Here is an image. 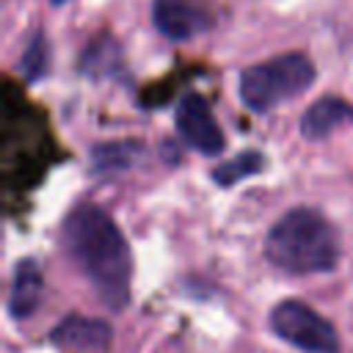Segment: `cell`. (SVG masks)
<instances>
[{"label":"cell","instance_id":"277c9868","mask_svg":"<svg viewBox=\"0 0 353 353\" xmlns=\"http://www.w3.org/2000/svg\"><path fill=\"white\" fill-rule=\"evenodd\" d=\"M270 328L290 345H295L303 353H336L339 336L336 328L317 314L303 301H281L270 312Z\"/></svg>","mask_w":353,"mask_h":353},{"label":"cell","instance_id":"3957f363","mask_svg":"<svg viewBox=\"0 0 353 353\" xmlns=\"http://www.w3.org/2000/svg\"><path fill=\"white\" fill-rule=\"evenodd\" d=\"M314 83V63L303 52H284L254 63L240 74V99L256 110H273L284 99L303 94Z\"/></svg>","mask_w":353,"mask_h":353},{"label":"cell","instance_id":"6da1fadb","mask_svg":"<svg viewBox=\"0 0 353 353\" xmlns=\"http://www.w3.org/2000/svg\"><path fill=\"white\" fill-rule=\"evenodd\" d=\"M63 240L99 298L110 309H124L130 301L132 259L116 221L97 204H77L63 221Z\"/></svg>","mask_w":353,"mask_h":353},{"label":"cell","instance_id":"ba28073f","mask_svg":"<svg viewBox=\"0 0 353 353\" xmlns=\"http://www.w3.org/2000/svg\"><path fill=\"white\" fill-rule=\"evenodd\" d=\"M44 295V276L39 270V265L33 259H22L14 268V279H11V292H8V312L17 320L30 317Z\"/></svg>","mask_w":353,"mask_h":353},{"label":"cell","instance_id":"9c48e42d","mask_svg":"<svg viewBox=\"0 0 353 353\" xmlns=\"http://www.w3.org/2000/svg\"><path fill=\"white\" fill-rule=\"evenodd\" d=\"M350 121H353V105H347L339 97H323L314 105H309V110L303 113L301 132L306 138H325Z\"/></svg>","mask_w":353,"mask_h":353},{"label":"cell","instance_id":"5b68a950","mask_svg":"<svg viewBox=\"0 0 353 353\" xmlns=\"http://www.w3.org/2000/svg\"><path fill=\"white\" fill-rule=\"evenodd\" d=\"M152 19L165 39L185 41L204 33L212 25L215 14L210 0H154Z\"/></svg>","mask_w":353,"mask_h":353},{"label":"cell","instance_id":"30bf717a","mask_svg":"<svg viewBox=\"0 0 353 353\" xmlns=\"http://www.w3.org/2000/svg\"><path fill=\"white\" fill-rule=\"evenodd\" d=\"M262 165H265V160H262V154L259 152H240V154H234L232 160H226V163H221L215 171H212V179L218 182V185H234V182H240V179H245V176H251V174H256V171H262Z\"/></svg>","mask_w":353,"mask_h":353},{"label":"cell","instance_id":"52a82bcc","mask_svg":"<svg viewBox=\"0 0 353 353\" xmlns=\"http://www.w3.org/2000/svg\"><path fill=\"white\" fill-rule=\"evenodd\" d=\"M110 339L113 331L105 320L80 317V314L61 320L58 328L52 331V342L66 353H105L110 347Z\"/></svg>","mask_w":353,"mask_h":353},{"label":"cell","instance_id":"7c38bea8","mask_svg":"<svg viewBox=\"0 0 353 353\" xmlns=\"http://www.w3.org/2000/svg\"><path fill=\"white\" fill-rule=\"evenodd\" d=\"M52 3H66V0H52Z\"/></svg>","mask_w":353,"mask_h":353},{"label":"cell","instance_id":"7a4b0ae2","mask_svg":"<svg viewBox=\"0 0 353 353\" xmlns=\"http://www.w3.org/2000/svg\"><path fill=\"white\" fill-rule=\"evenodd\" d=\"M265 256L287 273H325L339 259V234L325 215L298 207L276 221L265 240Z\"/></svg>","mask_w":353,"mask_h":353},{"label":"cell","instance_id":"8992f818","mask_svg":"<svg viewBox=\"0 0 353 353\" xmlns=\"http://www.w3.org/2000/svg\"><path fill=\"white\" fill-rule=\"evenodd\" d=\"M176 130L188 146H193L201 154H221L223 152V132L215 121L210 105L199 94H188L176 105Z\"/></svg>","mask_w":353,"mask_h":353},{"label":"cell","instance_id":"8fae6325","mask_svg":"<svg viewBox=\"0 0 353 353\" xmlns=\"http://www.w3.org/2000/svg\"><path fill=\"white\" fill-rule=\"evenodd\" d=\"M22 72H25L30 80H36L39 74L47 72V39H44V36H36V39L30 41V47H28V52H25V58H22Z\"/></svg>","mask_w":353,"mask_h":353}]
</instances>
